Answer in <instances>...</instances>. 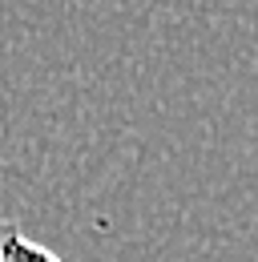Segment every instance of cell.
<instances>
[{
  "instance_id": "obj_1",
  "label": "cell",
  "mask_w": 258,
  "mask_h": 262,
  "mask_svg": "<svg viewBox=\"0 0 258 262\" xmlns=\"http://www.w3.org/2000/svg\"><path fill=\"white\" fill-rule=\"evenodd\" d=\"M0 262H61V258H57L49 246L25 238L16 222L0 218Z\"/></svg>"
}]
</instances>
